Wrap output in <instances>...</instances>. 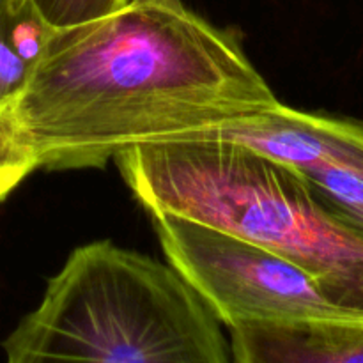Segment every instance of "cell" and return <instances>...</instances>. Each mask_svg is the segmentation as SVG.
Returning <instances> with one entry per match:
<instances>
[{
	"instance_id": "1",
	"label": "cell",
	"mask_w": 363,
	"mask_h": 363,
	"mask_svg": "<svg viewBox=\"0 0 363 363\" xmlns=\"http://www.w3.org/2000/svg\"><path fill=\"white\" fill-rule=\"evenodd\" d=\"M279 103L236 38L181 0H128L53 32L13 110L39 169L69 170L225 131Z\"/></svg>"
},
{
	"instance_id": "2",
	"label": "cell",
	"mask_w": 363,
	"mask_h": 363,
	"mask_svg": "<svg viewBox=\"0 0 363 363\" xmlns=\"http://www.w3.org/2000/svg\"><path fill=\"white\" fill-rule=\"evenodd\" d=\"M116 163L151 215L184 216L268 248L363 318V230L300 172L220 135L138 145Z\"/></svg>"
},
{
	"instance_id": "3",
	"label": "cell",
	"mask_w": 363,
	"mask_h": 363,
	"mask_svg": "<svg viewBox=\"0 0 363 363\" xmlns=\"http://www.w3.org/2000/svg\"><path fill=\"white\" fill-rule=\"evenodd\" d=\"M6 363H230L220 323L172 266L77 248L2 344Z\"/></svg>"
},
{
	"instance_id": "4",
	"label": "cell",
	"mask_w": 363,
	"mask_h": 363,
	"mask_svg": "<svg viewBox=\"0 0 363 363\" xmlns=\"http://www.w3.org/2000/svg\"><path fill=\"white\" fill-rule=\"evenodd\" d=\"M169 264L220 325H284L363 319L333 305L300 266L216 227L155 213Z\"/></svg>"
},
{
	"instance_id": "5",
	"label": "cell",
	"mask_w": 363,
	"mask_h": 363,
	"mask_svg": "<svg viewBox=\"0 0 363 363\" xmlns=\"http://www.w3.org/2000/svg\"><path fill=\"white\" fill-rule=\"evenodd\" d=\"M233 363H363V319L229 328Z\"/></svg>"
},
{
	"instance_id": "6",
	"label": "cell",
	"mask_w": 363,
	"mask_h": 363,
	"mask_svg": "<svg viewBox=\"0 0 363 363\" xmlns=\"http://www.w3.org/2000/svg\"><path fill=\"white\" fill-rule=\"evenodd\" d=\"M53 32L28 0H0V106L16 103Z\"/></svg>"
},
{
	"instance_id": "7",
	"label": "cell",
	"mask_w": 363,
	"mask_h": 363,
	"mask_svg": "<svg viewBox=\"0 0 363 363\" xmlns=\"http://www.w3.org/2000/svg\"><path fill=\"white\" fill-rule=\"evenodd\" d=\"M35 169L38 158L13 106H0V202Z\"/></svg>"
},
{
	"instance_id": "8",
	"label": "cell",
	"mask_w": 363,
	"mask_h": 363,
	"mask_svg": "<svg viewBox=\"0 0 363 363\" xmlns=\"http://www.w3.org/2000/svg\"><path fill=\"white\" fill-rule=\"evenodd\" d=\"M55 32L91 23L126 6L128 0H28Z\"/></svg>"
}]
</instances>
